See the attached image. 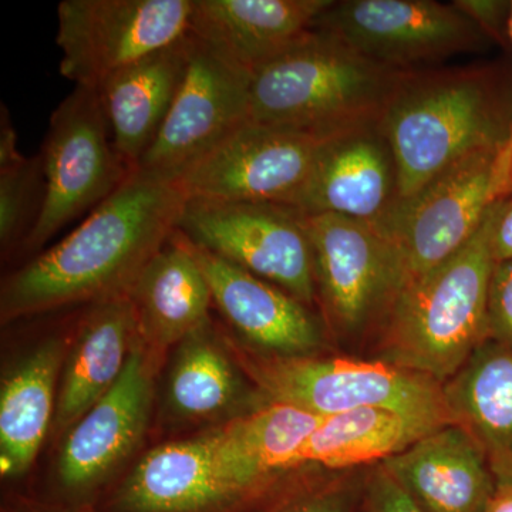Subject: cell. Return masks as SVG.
<instances>
[{"label": "cell", "mask_w": 512, "mask_h": 512, "mask_svg": "<svg viewBox=\"0 0 512 512\" xmlns=\"http://www.w3.org/2000/svg\"><path fill=\"white\" fill-rule=\"evenodd\" d=\"M185 200L177 180L134 170L72 234L3 281V322L127 293L177 231Z\"/></svg>", "instance_id": "1"}, {"label": "cell", "mask_w": 512, "mask_h": 512, "mask_svg": "<svg viewBox=\"0 0 512 512\" xmlns=\"http://www.w3.org/2000/svg\"><path fill=\"white\" fill-rule=\"evenodd\" d=\"M377 123L400 202L464 158L511 146L512 90L493 66L407 72Z\"/></svg>", "instance_id": "2"}, {"label": "cell", "mask_w": 512, "mask_h": 512, "mask_svg": "<svg viewBox=\"0 0 512 512\" xmlns=\"http://www.w3.org/2000/svg\"><path fill=\"white\" fill-rule=\"evenodd\" d=\"M495 202L474 237L443 264L404 286L375 336L377 359L447 383L488 340Z\"/></svg>", "instance_id": "3"}, {"label": "cell", "mask_w": 512, "mask_h": 512, "mask_svg": "<svg viewBox=\"0 0 512 512\" xmlns=\"http://www.w3.org/2000/svg\"><path fill=\"white\" fill-rule=\"evenodd\" d=\"M403 76L312 30L252 76L249 120L339 136L379 120Z\"/></svg>", "instance_id": "4"}, {"label": "cell", "mask_w": 512, "mask_h": 512, "mask_svg": "<svg viewBox=\"0 0 512 512\" xmlns=\"http://www.w3.org/2000/svg\"><path fill=\"white\" fill-rule=\"evenodd\" d=\"M247 360L269 402L292 404L320 417L380 407L434 426L454 423L443 384L384 360L265 353Z\"/></svg>", "instance_id": "5"}, {"label": "cell", "mask_w": 512, "mask_h": 512, "mask_svg": "<svg viewBox=\"0 0 512 512\" xmlns=\"http://www.w3.org/2000/svg\"><path fill=\"white\" fill-rule=\"evenodd\" d=\"M512 192V146L461 160L375 224L402 265L404 286L443 264ZM403 286V288H404Z\"/></svg>", "instance_id": "6"}, {"label": "cell", "mask_w": 512, "mask_h": 512, "mask_svg": "<svg viewBox=\"0 0 512 512\" xmlns=\"http://www.w3.org/2000/svg\"><path fill=\"white\" fill-rule=\"evenodd\" d=\"M305 224L326 329L348 343L375 339L404 286L392 244L375 225L340 215H305Z\"/></svg>", "instance_id": "7"}, {"label": "cell", "mask_w": 512, "mask_h": 512, "mask_svg": "<svg viewBox=\"0 0 512 512\" xmlns=\"http://www.w3.org/2000/svg\"><path fill=\"white\" fill-rule=\"evenodd\" d=\"M40 154L45 205L25 252L39 251L60 229L96 210L133 173L114 147L99 93L87 87H74L53 111Z\"/></svg>", "instance_id": "8"}, {"label": "cell", "mask_w": 512, "mask_h": 512, "mask_svg": "<svg viewBox=\"0 0 512 512\" xmlns=\"http://www.w3.org/2000/svg\"><path fill=\"white\" fill-rule=\"evenodd\" d=\"M313 30L396 72H416L491 42L460 9L434 0H332Z\"/></svg>", "instance_id": "9"}, {"label": "cell", "mask_w": 512, "mask_h": 512, "mask_svg": "<svg viewBox=\"0 0 512 512\" xmlns=\"http://www.w3.org/2000/svg\"><path fill=\"white\" fill-rule=\"evenodd\" d=\"M178 231L192 244L318 306L305 215L269 202L185 200Z\"/></svg>", "instance_id": "10"}, {"label": "cell", "mask_w": 512, "mask_h": 512, "mask_svg": "<svg viewBox=\"0 0 512 512\" xmlns=\"http://www.w3.org/2000/svg\"><path fill=\"white\" fill-rule=\"evenodd\" d=\"M192 0H63L57 6L59 70L99 89L120 70L190 35Z\"/></svg>", "instance_id": "11"}, {"label": "cell", "mask_w": 512, "mask_h": 512, "mask_svg": "<svg viewBox=\"0 0 512 512\" xmlns=\"http://www.w3.org/2000/svg\"><path fill=\"white\" fill-rule=\"evenodd\" d=\"M330 138L249 120L188 167L177 183L187 200L288 207Z\"/></svg>", "instance_id": "12"}, {"label": "cell", "mask_w": 512, "mask_h": 512, "mask_svg": "<svg viewBox=\"0 0 512 512\" xmlns=\"http://www.w3.org/2000/svg\"><path fill=\"white\" fill-rule=\"evenodd\" d=\"M249 90L248 74L192 37L183 83L160 134L137 170L177 180L195 161L249 121Z\"/></svg>", "instance_id": "13"}, {"label": "cell", "mask_w": 512, "mask_h": 512, "mask_svg": "<svg viewBox=\"0 0 512 512\" xmlns=\"http://www.w3.org/2000/svg\"><path fill=\"white\" fill-rule=\"evenodd\" d=\"M188 242L210 285L212 303L254 348L272 356H313L326 348L328 329L312 308L279 286Z\"/></svg>", "instance_id": "14"}, {"label": "cell", "mask_w": 512, "mask_h": 512, "mask_svg": "<svg viewBox=\"0 0 512 512\" xmlns=\"http://www.w3.org/2000/svg\"><path fill=\"white\" fill-rule=\"evenodd\" d=\"M397 201V168L379 123L326 141L308 180L288 207L375 225Z\"/></svg>", "instance_id": "15"}, {"label": "cell", "mask_w": 512, "mask_h": 512, "mask_svg": "<svg viewBox=\"0 0 512 512\" xmlns=\"http://www.w3.org/2000/svg\"><path fill=\"white\" fill-rule=\"evenodd\" d=\"M332 0H192L190 35L254 76L311 35Z\"/></svg>", "instance_id": "16"}, {"label": "cell", "mask_w": 512, "mask_h": 512, "mask_svg": "<svg viewBox=\"0 0 512 512\" xmlns=\"http://www.w3.org/2000/svg\"><path fill=\"white\" fill-rule=\"evenodd\" d=\"M141 339L109 392L69 431L59 458V476L70 488H86L106 477L131 453L146 429L151 370Z\"/></svg>", "instance_id": "17"}, {"label": "cell", "mask_w": 512, "mask_h": 512, "mask_svg": "<svg viewBox=\"0 0 512 512\" xmlns=\"http://www.w3.org/2000/svg\"><path fill=\"white\" fill-rule=\"evenodd\" d=\"M380 464L421 512H485L497 491L483 451L456 423Z\"/></svg>", "instance_id": "18"}, {"label": "cell", "mask_w": 512, "mask_h": 512, "mask_svg": "<svg viewBox=\"0 0 512 512\" xmlns=\"http://www.w3.org/2000/svg\"><path fill=\"white\" fill-rule=\"evenodd\" d=\"M191 50L188 35L113 74L96 89L114 147L131 171L160 134L187 73Z\"/></svg>", "instance_id": "19"}, {"label": "cell", "mask_w": 512, "mask_h": 512, "mask_svg": "<svg viewBox=\"0 0 512 512\" xmlns=\"http://www.w3.org/2000/svg\"><path fill=\"white\" fill-rule=\"evenodd\" d=\"M144 346L170 348L207 326L212 295L188 239L175 231L128 288Z\"/></svg>", "instance_id": "20"}, {"label": "cell", "mask_w": 512, "mask_h": 512, "mask_svg": "<svg viewBox=\"0 0 512 512\" xmlns=\"http://www.w3.org/2000/svg\"><path fill=\"white\" fill-rule=\"evenodd\" d=\"M140 339L127 293L93 302L80 320L66 356L57 397L55 429H72L119 380Z\"/></svg>", "instance_id": "21"}, {"label": "cell", "mask_w": 512, "mask_h": 512, "mask_svg": "<svg viewBox=\"0 0 512 512\" xmlns=\"http://www.w3.org/2000/svg\"><path fill=\"white\" fill-rule=\"evenodd\" d=\"M320 420L292 404L269 402L208 437L222 476L241 497L301 467L302 448Z\"/></svg>", "instance_id": "22"}, {"label": "cell", "mask_w": 512, "mask_h": 512, "mask_svg": "<svg viewBox=\"0 0 512 512\" xmlns=\"http://www.w3.org/2000/svg\"><path fill=\"white\" fill-rule=\"evenodd\" d=\"M454 423L481 448L498 485H512V350L483 343L443 384Z\"/></svg>", "instance_id": "23"}, {"label": "cell", "mask_w": 512, "mask_h": 512, "mask_svg": "<svg viewBox=\"0 0 512 512\" xmlns=\"http://www.w3.org/2000/svg\"><path fill=\"white\" fill-rule=\"evenodd\" d=\"M237 497L207 436L151 450L128 477L120 500L130 512H198Z\"/></svg>", "instance_id": "24"}, {"label": "cell", "mask_w": 512, "mask_h": 512, "mask_svg": "<svg viewBox=\"0 0 512 512\" xmlns=\"http://www.w3.org/2000/svg\"><path fill=\"white\" fill-rule=\"evenodd\" d=\"M67 342L40 343L5 377L0 390V467L18 476L32 466L52 423Z\"/></svg>", "instance_id": "25"}, {"label": "cell", "mask_w": 512, "mask_h": 512, "mask_svg": "<svg viewBox=\"0 0 512 512\" xmlns=\"http://www.w3.org/2000/svg\"><path fill=\"white\" fill-rule=\"evenodd\" d=\"M437 429L429 421L380 407L333 414L322 417L302 448L299 464L328 471L376 466Z\"/></svg>", "instance_id": "26"}, {"label": "cell", "mask_w": 512, "mask_h": 512, "mask_svg": "<svg viewBox=\"0 0 512 512\" xmlns=\"http://www.w3.org/2000/svg\"><path fill=\"white\" fill-rule=\"evenodd\" d=\"M170 376L171 406L185 417H207L234 402L238 380L234 367L207 326L178 345Z\"/></svg>", "instance_id": "27"}, {"label": "cell", "mask_w": 512, "mask_h": 512, "mask_svg": "<svg viewBox=\"0 0 512 512\" xmlns=\"http://www.w3.org/2000/svg\"><path fill=\"white\" fill-rule=\"evenodd\" d=\"M46 197L42 154L0 168V247L23 249L42 215Z\"/></svg>", "instance_id": "28"}, {"label": "cell", "mask_w": 512, "mask_h": 512, "mask_svg": "<svg viewBox=\"0 0 512 512\" xmlns=\"http://www.w3.org/2000/svg\"><path fill=\"white\" fill-rule=\"evenodd\" d=\"M367 471L369 467L330 471L322 484L299 495L278 512H366Z\"/></svg>", "instance_id": "29"}, {"label": "cell", "mask_w": 512, "mask_h": 512, "mask_svg": "<svg viewBox=\"0 0 512 512\" xmlns=\"http://www.w3.org/2000/svg\"><path fill=\"white\" fill-rule=\"evenodd\" d=\"M488 340L512 350V261L497 262L487 309Z\"/></svg>", "instance_id": "30"}, {"label": "cell", "mask_w": 512, "mask_h": 512, "mask_svg": "<svg viewBox=\"0 0 512 512\" xmlns=\"http://www.w3.org/2000/svg\"><path fill=\"white\" fill-rule=\"evenodd\" d=\"M491 42L510 43L512 2L507 0H456L453 2Z\"/></svg>", "instance_id": "31"}, {"label": "cell", "mask_w": 512, "mask_h": 512, "mask_svg": "<svg viewBox=\"0 0 512 512\" xmlns=\"http://www.w3.org/2000/svg\"><path fill=\"white\" fill-rule=\"evenodd\" d=\"M366 512H421L382 464L369 467L365 491Z\"/></svg>", "instance_id": "32"}, {"label": "cell", "mask_w": 512, "mask_h": 512, "mask_svg": "<svg viewBox=\"0 0 512 512\" xmlns=\"http://www.w3.org/2000/svg\"><path fill=\"white\" fill-rule=\"evenodd\" d=\"M23 156L18 146V133L13 127L8 107L0 109V168L19 163Z\"/></svg>", "instance_id": "33"}, {"label": "cell", "mask_w": 512, "mask_h": 512, "mask_svg": "<svg viewBox=\"0 0 512 512\" xmlns=\"http://www.w3.org/2000/svg\"><path fill=\"white\" fill-rule=\"evenodd\" d=\"M494 256L497 262L512 261V192L495 228Z\"/></svg>", "instance_id": "34"}, {"label": "cell", "mask_w": 512, "mask_h": 512, "mask_svg": "<svg viewBox=\"0 0 512 512\" xmlns=\"http://www.w3.org/2000/svg\"><path fill=\"white\" fill-rule=\"evenodd\" d=\"M485 512H512V485H498Z\"/></svg>", "instance_id": "35"}, {"label": "cell", "mask_w": 512, "mask_h": 512, "mask_svg": "<svg viewBox=\"0 0 512 512\" xmlns=\"http://www.w3.org/2000/svg\"><path fill=\"white\" fill-rule=\"evenodd\" d=\"M510 45L512 46V12H511V20H510ZM511 146H512V137H511Z\"/></svg>", "instance_id": "36"}]
</instances>
